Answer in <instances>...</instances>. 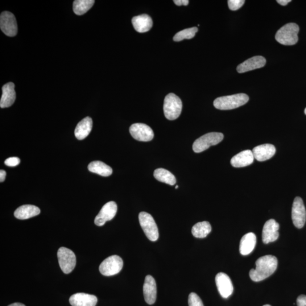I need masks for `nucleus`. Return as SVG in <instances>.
<instances>
[{
  "label": "nucleus",
  "mask_w": 306,
  "mask_h": 306,
  "mask_svg": "<svg viewBox=\"0 0 306 306\" xmlns=\"http://www.w3.org/2000/svg\"><path fill=\"white\" fill-rule=\"evenodd\" d=\"M216 283L218 291L223 299H227L232 295L233 285L228 275L224 273H219L216 276Z\"/></svg>",
  "instance_id": "13"
},
{
  "label": "nucleus",
  "mask_w": 306,
  "mask_h": 306,
  "mask_svg": "<svg viewBox=\"0 0 306 306\" xmlns=\"http://www.w3.org/2000/svg\"><path fill=\"white\" fill-rule=\"evenodd\" d=\"M278 264V259L273 255H266L259 258L256 260L255 269H252L250 272L251 279L255 282L266 279L274 274Z\"/></svg>",
  "instance_id": "1"
},
{
  "label": "nucleus",
  "mask_w": 306,
  "mask_h": 306,
  "mask_svg": "<svg viewBox=\"0 0 306 306\" xmlns=\"http://www.w3.org/2000/svg\"><path fill=\"white\" fill-rule=\"evenodd\" d=\"M197 31L198 28L196 27L185 29L176 33L173 39L175 42H180L184 39H191L195 36Z\"/></svg>",
  "instance_id": "29"
},
{
  "label": "nucleus",
  "mask_w": 306,
  "mask_h": 306,
  "mask_svg": "<svg viewBox=\"0 0 306 306\" xmlns=\"http://www.w3.org/2000/svg\"><path fill=\"white\" fill-rule=\"evenodd\" d=\"M93 128L92 119L90 117H86L78 123L74 134L78 140H84L90 134Z\"/></svg>",
  "instance_id": "23"
},
{
  "label": "nucleus",
  "mask_w": 306,
  "mask_h": 306,
  "mask_svg": "<svg viewBox=\"0 0 306 306\" xmlns=\"http://www.w3.org/2000/svg\"><path fill=\"white\" fill-rule=\"evenodd\" d=\"M130 132L132 137L139 142H150L154 138V132L152 128L143 123H136L130 128Z\"/></svg>",
  "instance_id": "11"
},
{
  "label": "nucleus",
  "mask_w": 306,
  "mask_h": 306,
  "mask_svg": "<svg viewBox=\"0 0 306 306\" xmlns=\"http://www.w3.org/2000/svg\"><path fill=\"white\" fill-rule=\"evenodd\" d=\"M14 87V84L12 82H9L2 87V94L0 101L1 108H7L14 103L16 98Z\"/></svg>",
  "instance_id": "19"
},
{
  "label": "nucleus",
  "mask_w": 306,
  "mask_h": 306,
  "mask_svg": "<svg viewBox=\"0 0 306 306\" xmlns=\"http://www.w3.org/2000/svg\"><path fill=\"white\" fill-rule=\"evenodd\" d=\"M266 64V59L264 57L256 56L244 61L238 66L237 69L238 73H243L263 68Z\"/></svg>",
  "instance_id": "16"
},
{
  "label": "nucleus",
  "mask_w": 306,
  "mask_h": 306,
  "mask_svg": "<svg viewBox=\"0 0 306 306\" xmlns=\"http://www.w3.org/2000/svg\"><path fill=\"white\" fill-rule=\"evenodd\" d=\"M277 2L281 5L285 6L287 5L289 2H291V0H278Z\"/></svg>",
  "instance_id": "36"
},
{
  "label": "nucleus",
  "mask_w": 306,
  "mask_h": 306,
  "mask_svg": "<svg viewBox=\"0 0 306 306\" xmlns=\"http://www.w3.org/2000/svg\"><path fill=\"white\" fill-rule=\"evenodd\" d=\"M271 306L269 305H264V306Z\"/></svg>",
  "instance_id": "38"
},
{
  "label": "nucleus",
  "mask_w": 306,
  "mask_h": 306,
  "mask_svg": "<svg viewBox=\"0 0 306 306\" xmlns=\"http://www.w3.org/2000/svg\"><path fill=\"white\" fill-rule=\"evenodd\" d=\"M280 225L274 219L267 221L263 227L262 239L264 244L274 242L279 238Z\"/></svg>",
  "instance_id": "14"
},
{
  "label": "nucleus",
  "mask_w": 306,
  "mask_h": 306,
  "mask_svg": "<svg viewBox=\"0 0 306 306\" xmlns=\"http://www.w3.org/2000/svg\"><path fill=\"white\" fill-rule=\"evenodd\" d=\"M97 302L96 296L82 293L74 294L69 299L72 306H96Z\"/></svg>",
  "instance_id": "17"
},
{
  "label": "nucleus",
  "mask_w": 306,
  "mask_h": 306,
  "mask_svg": "<svg viewBox=\"0 0 306 306\" xmlns=\"http://www.w3.org/2000/svg\"><path fill=\"white\" fill-rule=\"evenodd\" d=\"M155 178L162 183L173 185L176 184V180L174 175L166 169L160 168L155 169L154 172Z\"/></svg>",
  "instance_id": "27"
},
{
  "label": "nucleus",
  "mask_w": 306,
  "mask_h": 306,
  "mask_svg": "<svg viewBox=\"0 0 306 306\" xmlns=\"http://www.w3.org/2000/svg\"><path fill=\"white\" fill-rule=\"evenodd\" d=\"M189 306H204L199 297L195 293H191L188 297Z\"/></svg>",
  "instance_id": "30"
},
{
  "label": "nucleus",
  "mask_w": 306,
  "mask_h": 306,
  "mask_svg": "<svg viewBox=\"0 0 306 306\" xmlns=\"http://www.w3.org/2000/svg\"><path fill=\"white\" fill-rule=\"evenodd\" d=\"M40 213V210L37 206L32 205H24L16 209L14 216L19 220H27V219L38 216Z\"/></svg>",
  "instance_id": "24"
},
{
  "label": "nucleus",
  "mask_w": 306,
  "mask_h": 306,
  "mask_svg": "<svg viewBox=\"0 0 306 306\" xmlns=\"http://www.w3.org/2000/svg\"><path fill=\"white\" fill-rule=\"evenodd\" d=\"M123 267L122 259L118 255H113L106 258L99 266L101 274L105 276H111L119 274Z\"/></svg>",
  "instance_id": "8"
},
{
  "label": "nucleus",
  "mask_w": 306,
  "mask_h": 306,
  "mask_svg": "<svg viewBox=\"0 0 306 306\" xmlns=\"http://www.w3.org/2000/svg\"><path fill=\"white\" fill-rule=\"evenodd\" d=\"M173 2H174L177 6H187L189 3L188 0H175Z\"/></svg>",
  "instance_id": "34"
},
{
  "label": "nucleus",
  "mask_w": 306,
  "mask_h": 306,
  "mask_svg": "<svg viewBox=\"0 0 306 306\" xmlns=\"http://www.w3.org/2000/svg\"><path fill=\"white\" fill-rule=\"evenodd\" d=\"M298 306H306V296L301 295L297 300Z\"/></svg>",
  "instance_id": "33"
},
{
  "label": "nucleus",
  "mask_w": 306,
  "mask_h": 306,
  "mask_svg": "<svg viewBox=\"0 0 306 306\" xmlns=\"http://www.w3.org/2000/svg\"><path fill=\"white\" fill-rule=\"evenodd\" d=\"M57 258L61 270L64 274H70L75 268L76 258L72 250L65 247L60 248L57 252Z\"/></svg>",
  "instance_id": "7"
},
{
  "label": "nucleus",
  "mask_w": 306,
  "mask_h": 306,
  "mask_svg": "<svg viewBox=\"0 0 306 306\" xmlns=\"http://www.w3.org/2000/svg\"><path fill=\"white\" fill-rule=\"evenodd\" d=\"M117 205L114 201L107 202L103 206L100 212L95 218V224L98 226H102L107 221L113 220L117 213Z\"/></svg>",
  "instance_id": "12"
},
{
  "label": "nucleus",
  "mask_w": 306,
  "mask_h": 306,
  "mask_svg": "<svg viewBox=\"0 0 306 306\" xmlns=\"http://www.w3.org/2000/svg\"><path fill=\"white\" fill-rule=\"evenodd\" d=\"M6 175V172L4 170H2V169H1V170L0 171V181L3 182L4 180H5Z\"/></svg>",
  "instance_id": "35"
},
{
  "label": "nucleus",
  "mask_w": 306,
  "mask_h": 306,
  "mask_svg": "<svg viewBox=\"0 0 306 306\" xmlns=\"http://www.w3.org/2000/svg\"><path fill=\"white\" fill-rule=\"evenodd\" d=\"M0 27L8 36L13 37L17 34L18 27L14 15L9 11H3L0 16Z\"/></svg>",
  "instance_id": "10"
},
{
  "label": "nucleus",
  "mask_w": 306,
  "mask_h": 306,
  "mask_svg": "<svg viewBox=\"0 0 306 306\" xmlns=\"http://www.w3.org/2000/svg\"><path fill=\"white\" fill-rule=\"evenodd\" d=\"M249 101V97L247 94L240 93L219 97L214 101L213 105L217 109L229 110L245 105Z\"/></svg>",
  "instance_id": "2"
},
{
  "label": "nucleus",
  "mask_w": 306,
  "mask_h": 306,
  "mask_svg": "<svg viewBox=\"0 0 306 306\" xmlns=\"http://www.w3.org/2000/svg\"><path fill=\"white\" fill-rule=\"evenodd\" d=\"M254 156L251 151L246 150L238 153L231 159V164L234 167H243L254 162Z\"/></svg>",
  "instance_id": "20"
},
{
  "label": "nucleus",
  "mask_w": 306,
  "mask_h": 306,
  "mask_svg": "<svg viewBox=\"0 0 306 306\" xmlns=\"http://www.w3.org/2000/svg\"><path fill=\"white\" fill-rule=\"evenodd\" d=\"M177 188H178V185H176V188H176V189H177Z\"/></svg>",
  "instance_id": "39"
},
{
  "label": "nucleus",
  "mask_w": 306,
  "mask_h": 306,
  "mask_svg": "<svg viewBox=\"0 0 306 306\" xmlns=\"http://www.w3.org/2000/svg\"><path fill=\"white\" fill-rule=\"evenodd\" d=\"M223 135L218 132H212L205 134L197 139L193 144V151L201 153L207 150L210 147L216 146L223 139Z\"/></svg>",
  "instance_id": "5"
},
{
  "label": "nucleus",
  "mask_w": 306,
  "mask_h": 306,
  "mask_svg": "<svg viewBox=\"0 0 306 306\" xmlns=\"http://www.w3.org/2000/svg\"><path fill=\"white\" fill-rule=\"evenodd\" d=\"M244 0H229L228 5L229 9L233 11L240 9L245 3Z\"/></svg>",
  "instance_id": "31"
},
{
  "label": "nucleus",
  "mask_w": 306,
  "mask_h": 306,
  "mask_svg": "<svg viewBox=\"0 0 306 306\" xmlns=\"http://www.w3.org/2000/svg\"><path fill=\"white\" fill-rule=\"evenodd\" d=\"M94 0H76L73 3L74 13L78 15L84 14L92 8L94 4Z\"/></svg>",
  "instance_id": "28"
},
{
  "label": "nucleus",
  "mask_w": 306,
  "mask_h": 306,
  "mask_svg": "<svg viewBox=\"0 0 306 306\" xmlns=\"http://www.w3.org/2000/svg\"><path fill=\"white\" fill-rule=\"evenodd\" d=\"M292 217L293 224L298 229H301L304 226L306 220V211L303 199L297 197L294 200Z\"/></svg>",
  "instance_id": "9"
},
{
  "label": "nucleus",
  "mask_w": 306,
  "mask_h": 306,
  "mask_svg": "<svg viewBox=\"0 0 306 306\" xmlns=\"http://www.w3.org/2000/svg\"><path fill=\"white\" fill-rule=\"evenodd\" d=\"M139 219L140 225L147 238L153 242L157 241L159 232L154 218L150 214L142 212L139 214Z\"/></svg>",
  "instance_id": "6"
},
{
  "label": "nucleus",
  "mask_w": 306,
  "mask_h": 306,
  "mask_svg": "<svg viewBox=\"0 0 306 306\" xmlns=\"http://www.w3.org/2000/svg\"><path fill=\"white\" fill-rule=\"evenodd\" d=\"M90 172L102 176H109L113 173V169L101 161H93L88 166Z\"/></svg>",
  "instance_id": "25"
},
{
  "label": "nucleus",
  "mask_w": 306,
  "mask_h": 306,
  "mask_svg": "<svg viewBox=\"0 0 306 306\" xmlns=\"http://www.w3.org/2000/svg\"><path fill=\"white\" fill-rule=\"evenodd\" d=\"M132 23L136 31L140 33L150 31L153 26L152 19L147 14L134 16L132 19Z\"/></svg>",
  "instance_id": "21"
},
{
  "label": "nucleus",
  "mask_w": 306,
  "mask_h": 306,
  "mask_svg": "<svg viewBox=\"0 0 306 306\" xmlns=\"http://www.w3.org/2000/svg\"><path fill=\"white\" fill-rule=\"evenodd\" d=\"M182 102L180 98L173 93H169L165 97L163 111L165 117L169 121L178 118L181 113Z\"/></svg>",
  "instance_id": "4"
},
{
  "label": "nucleus",
  "mask_w": 306,
  "mask_h": 306,
  "mask_svg": "<svg viewBox=\"0 0 306 306\" xmlns=\"http://www.w3.org/2000/svg\"><path fill=\"white\" fill-rule=\"evenodd\" d=\"M212 231V226L207 221L200 222L194 225L192 229V234L197 238H204Z\"/></svg>",
  "instance_id": "26"
},
{
  "label": "nucleus",
  "mask_w": 306,
  "mask_h": 306,
  "mask_svg": "<svg viewBox=\"0 0 306 306\" xmlns=\"http://www.w3.org/2000/svg\"><path fill=\"white\" fill-rule=\"evenodd\" d=\"M276 148L272 144H263L261 146L256 147L254 148L252 153L254 158L259 161L263 162L270 159L274 156L276 153Z\"/></svg>",
  "instance_id": "18"
},
{
  "label": "nucleus",
  "mask_w": 306,
  "mask_h": 306,
  "mask_svg": "<svg viewBox=\"0 0 306 306\" xmlns=\"http://www.w3.org/2000/svg\"><path fill=\"white\" fill-rule=\"evenodd\" d=\"M256 244V237L254 233L245 234L241 239L239 245V251L242 255H248L254 251Z\"/></svg>",
  "instance_id": "22"
},
{
  "label": "nucleus",
  "mask_w": 306,
  "mask_h": 306,
  "mask_svg": "<svg viewBox=\"0 0 306 306\" xmlns=\"http://www.w3.org/2000/svg\"><path fill=\"white\" fill-rule=\"evenodd\" d=\"M8 306H26L22 304H20V303H14L13 304H11Z\"/></svg>",
  "instance_id": "37"
},
{
  "label": "nucleus",
  "mask_w": 306,
  "mask_h": 306,
  "mask_svg": "<svg viewBox=\"0 0 306 306\" xmlns=\"http://www.w3.org/2000/svg\"><path fill=\"white\" fill-rule=\"evenodd\" d=\"M300 27L297 24L290 23L285 24L277 32L275 38L278 42L285 45L296 44L299 41Z\"/></svg>",
  "instance_id": "3"
},
{
  "label": "nucleus",
  "mask_w": 306,
  "mask_h": 306,
  "mask_svg": "<svg viewBox=\"0 0 306 306\" xmlns=\"http://www.w3.org/2000/svg\"><path fill=\"white\" fill-rule=\"evenodd\" d=\"M20 162V159L18 157H10V158H7L5 161V164L6 166L9 167L18 166Z\"/></svg>",
  "instance_id": "32"
},
{
  "label": "nucleus",
  "mask_w": 306,
  "mask_h": 306,
  "mask_svg": "<svg viewBox=\"0 0 306 306\" xmlns=\"http://www.w3.org/2000/svg\"><path fill=\"white\" fill-rule=\"evenodd\" d=\"M143 293L146 303L153 305L156 299V285L155 281L152 276L148 275L145 279Z\"/></svg>",
  "instance_id": "15"
},
{
  "label": "nucleus",
  "mask_w": 306,
  "mask_h": 306,
  "mask_svg": "<svg viewBox=\"0 0 306 306\" xmlns=\"http://www.w3.org/2000/svg\"><path fill=\"white\" fill-rule=\"evenodd\" d=\"M305 114L306 115V109L305 110Z\"/></svg>",
  "instance_id": "40"
}]
</instances>
